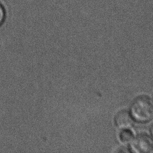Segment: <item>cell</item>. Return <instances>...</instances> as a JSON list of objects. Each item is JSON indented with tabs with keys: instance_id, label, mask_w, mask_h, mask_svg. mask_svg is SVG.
<instances>
[{
	"instance_id": "cell-4",
	"label": "cell",
	"mask_w": 153,
	"mask_h": 153,
	"mask_svg": "<svg viewBox=\"0 0 153 153\" xmlns=\"http://www.w3.org/2000/svg\"><path fill=\"white\" fill-rule=\"evenodd\" d=\"M120 140L123 143H128L130 142L133 139V132L127 128H123L119 134Z\"/></svg>"
},
{
	"instance_id": "cell-3",
	"label": "cell",
	"mask_w": 153,
	"mask_h": 153,
	"mask_svg": "<svg viewBox=\"0 0 153 153\" xmlns=\"http://www.w3.org/2000/svg\"><path fill=\"white\" fill-rule=\"evenodd\" d=\"M117 127L121 128H127L130 127L133 123V119L130 114L127 111H122L118 112L114 119Z\"/></svg>"
},
{
	"instance_id": "cell-1",
	"label": "cell",
	"mask_w": 153,
	"mask_h": 153,
	"mask_svg": "<svg viewBox=\"0 0 153 153\" xmlns=\"http://www.w3.org/2000/svg\"><path fill=\"white\" fill-rule=\"evenodd\" d=\"M130 114L139 123L149 121L153 118V102L146 96L136 98L130 106Z\"/></svg>"
},
{
	"instance_id": "cell-6",
	"label": "cell",
	"mask_w": 153,
	"mask_h": 153,
	"mask_svg": "<svg viewBox=\"0 0 153 153\" xmlns=\"http://www.w3.org/2000/svg\"><path fill=\"white\" fill-rule=\"evenodd\" d=\"M151 135H152V136L153 137V125L152 126V127L151 128Z\"/></svg>"
},
{
	"instance_id": "cell-5",
	"label": "cell",
	"mask_w": 153,
	"mask_h": 153,
	"mask_svg": "<svg viewBox=\"0 0 153 153\" xmlns=\"http://www.w3.org/2000/svg\"><path fill=\"white\" fill-rule=\"evenodd\" d=\"M6 17V11L4 5L0 3V26L4 23Z\"/></svg>"
},
{
	"instance_id": "cell-2",
	"label": "cell",
	"mask_w": 153,
	"mask_h": 153,
	"mask_svg": "<svg viewBox=\"0 0 153 153\" xmlns=\"http://www.w3.org/2000/svg\"><path fill=\"white\" fill-rule=\"evenodd\" d=\"M130 149L134 153H152L153 139L148 135L142 134L130 142Z\"/></svg>"
}]
</instances>
